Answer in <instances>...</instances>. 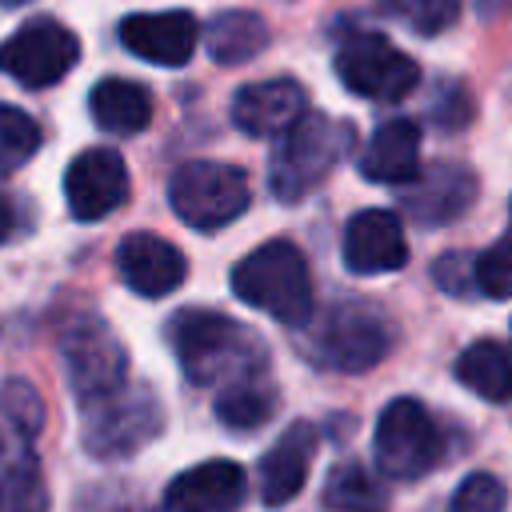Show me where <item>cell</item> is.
I'll return each mask as SVG.
<instances>
[{
    "mask_svg": "<svg viewBox=\"0 0 512 512\" xmlns=\"http://www.w3.org/2000/svg\"><path fill=\"white\" fill-rule=\"evenodd\" d=\"M168 344L192 384L228 388L244 376L268 372L264 344L224 312L184 308L168 320Z\"/></svg>",
    "mask_w": 512,
    "mask_h": 512,
    "instance_id": "obj_1",
    "label": "cell"
},
{
    "mask_svg": "<svg viewBox=\"0 0 512 512\" xmlns=\"http://www.w3.org/2000/svg\"><path fill=\"white\" fill-rule=\"evenodd\" d=\"M44 400L28 380L0 388V512H48V484L40 468Z\"/></svg>",
    "mask_w": 512,
    "mask_h": 512,
    "instance_id": "obj_2",
    "label": "cell"
},
{
    "mask_svg": "<svg viewBox=\"0 0 512 512\" xmlns=\"http://www.w3.org/2000/svg\"><path fill=\"white\" fill-rule=\"evenodd\" d=\"M232 292L244 304L260 308L272 320L292 324V328H304L312 320V312H316L308 260L288 240H268V244L252 248L232 268Z\"/></svg>",
    "mask_w": 512,
    "mask_h": 512,
    "instance_id": "obj_3",
    "label": "cell"
},
{
    "mask_svg": "<svg viewBox=\"0 0 512 512\" xmlns=\"http://www.w3.org/2000/svg\"><path fill=\"white\" fill-rule=\"evenodd\" d=\"M352 140H356V132L348 120H332V116L308 108L272 148V160H268L272 196L284 204L304 200L348 156Z\"/></svg>",
    "mask_w": 512,
    "mask_h": 512,
    "instance_id": "obj_4",
    "label": "cell"
},
{
    "mask_svg": "<svg viewBox=\"0 0 512 512\" xmlns=\"http://www.w3.org/2000/svg\"><path fill=\"white\" fill-rule=\"evenodd\" d=\"M308 324L312 328L304 336V352L332 372H368L388 356L396 340L388 316L364 300H340Z\"/></svg>",
    "mask_w": 512,
    "mask_h": 512,
    "instance_id": "obj_5",
    "label": "cell"
},
{
    "mask_svg": "<svg viewBox=\"0 0 512 512\" xmlns=\"http://www.w3.org/2000/svg\"><path fill=\"white\" fill-rule=\"evenodd\" d=\"M60 356H64V372H68V384H72V396H76L80 412L108 404L112 396H120L132 384L124 344L92 312H80L64 324Z\"/></svg>",
    "mask_w": 512,
    "mask_h": 512,
    "instance_id": "obj_6",
    "label": "cell"
},
{
    "mask_svg": "<svg viewBox=\"0 0 512 512\" xmlns=\"http://www.w3.org/2000/svg\"><path fill=\"white\" fill-rule=\"evenodd\" d=\"M168 200L184 224L212 232V228L232 224L248 208L252 192H248V176L236 164L184 160L168 180Z\"/></svg>",
    "mask_w": 512,
    "mask_h": 512,
    "instance_id": "obj_7",
    "label": "cell"
},
{
    "mask_svg": "<svg viewBox=\"0 0 512 512\" xmlns=\"http://www.w3.org/2000/svg\"><path fill=\"white\" fill-rule=\"evenodd\" d=\"M376 468L392 480H420L424 472H432L444 456V436L440 424L432 420V412L412 400V396H396L380 420H376Z\"/></svg>",
    "mask_w": 512,
    "mask_h": 512,
    "instance_id": "obj_8",
    "label": "cell"
},
{
    "mask_svg": "<svg viewBox=\"0 0 512 512\" xmlns=\"http://www.w3.org/2000/svg\"><path fill=\"white\" fill-rule=\"evenodd\" d=\"M336 76L364 100H404L420 84V68L380 32H352L336 52Z\"/></svg>",
    "mask_w": 512,
    "mask_h": 512,
    "instance_id": "obj_9",
    "label": "cell"
},
{
    "mask_svg": "<svg viewBox=\"0 0 512 512\" xmlns=\"http://www.w3.org/2000/svg\"><path fill=\"white\" fill-rule=\"evenodd\" d=\"M84 424V448L100 460H116V456H132L140 452L164 424V412L152 396V388L144 384H128L120 396H112L100 408L80 412Z\"/></svg>",
    "mask_w": 512,
    "mask_h": 512,
    "instance_id": "obj_10",
    "label": "cell"
},
{
    "mask_svg": "<svg viewBox=\"0 0 512 512\" xmlns=\"http://www.w3.org/2000/svg\"><path fill=\"white\" fill-rule=\"evenodd\" d=\"M80 60V40L72 28H64L52 16H36L20 24L4 44H0V72L12 76L20 88H52L72 72Z\"/></svg>",
    "mask_w": 512,
    "mask_h": 512,
    "instance_id": "obj_11",
    "label": "cell"
},
{
    "mask_svg": "<svg viewBox=\"0 0 512 512\" xmlns=\"http://www.w3.org/2000/svg\"><path fill=\"white\" fill-rule=\"evenodd\" d=\"M476 200V172L456 164V160H436L428 168H420V176L412 184H404L400 204L408 212V220H416L420 228H444L456 216H464Z\"/></svg>",
    "mask_w": 512,
    "mask_h": 512,
    "instance_id": "obj_12",
    "label": "cell"
},
{
    "mask_svg": "<svg viewBox=\"0 0 512 512\" xmlns=\"http://www.w3.org/2000/svg\"><path fill=\"white\" fill-rule=\"evenodd\" d=\"M68 212L76 220H104L128 196V168L112 148H84L64 172Z\"/></svg>",
    "mask_w": 512,
    "mask_h": 512,
    "instance_id": "obj_13",
    "label": "cell"
},
{
    "mask_svg": "<svg viewBox=\"0 0 512 512\" xmlns=\"http://www.w3.org/2000/svg\"><path fill=\"white\" fill-rule=\"evenodd\" d=\"M304 112H308V92L300 80L288 76L244 84L232 96V124L256 140H280Z\"/></svg>",
    "mask_w": 512,
    "mask_h": 512,
    "instance_id": "obj_14",
    "label": "cell"
},
{
    "mask_svg": "<svg viewBox=\"0 0 512 512\" xmlns=\"http://www.w3.org/2000/svg\"><path fill=\"white\" fill-rule=\"evenodd\" d=\"M120 40L128 52H136L140 60L164 64V68H180L192 60L196 44H200V24L192 12L168 8V12H136L120 20Z\"/></svg>",
    "mask_w": 512,
    "mask_h": 512,
    "instance_id": "obj_15",
    "label": "cell"
},
{
    "mask_svg": "<svg viewBox=\"0 0 512 512\" xmlns=\"http://www.w3.org/2000/svg\"><path fill=\"white\" fill-rule=\"evenodd\" d=\"M344 264L356 276H380L408 264V236L396 212L364 208L344 224Z\"/></svg>",
    "mask_w": 512,
    "mask_h": 512,
    "instance_id": "obj_16",
    "label": "cell"
},
{
    "mask_svg": "<svg viewBox=\"0 0 512 512\" xmlns=\"http://www.w3.org/2000/svg\"><path fill=\"white\" fill-rule=\"evenodd\" d=\"M116 268H120L124 284L140 296H168L188 276L180 248L156 232H128L116 244Z\"/></svg>",
    "mask_w": 512,
    "mask_h": 512,
    "instance_id": "obj_17",
    "label": "cell"
},
{
    "mask_svg": "<svg viewBox=\"0 0 512 512\" xmlns=\"http://www.w3.org/2000/svg\"><path fill=\"white\" fill-rule=\"evenodd\" d=\"M248 496V476L236 460H204L188 472H180L168 492L164 504L168 512H236Z\"/></svg>",
    "mask_w": 512,
    "mask_h": 512,
    "instance_id": "obj_18",
    "label": "cell"
},
{
    "mask_svg": "<svg viewBox=\"0 0 512 512\" xmlns=\"http://www.w3.org/2000/svg\"><path fill=\"white\" fill-rule=\"evenodd\" d=\"M312 456H316V428L296 420L260 460V496L268 508L288 504L304 488Z\"/></svg>",
    "mask_w": 512,
    "mask_h": 512,
    "instance_id": "obj_19",
    "label": "cell"
},
{
    "mask_svg": "<svg viewBox=\"0 0 512 512\" xmlns=\"http://www.w3.org/2000/svg\"><path fill=\"white\" fill-rule=\"evenodd\" d=\"M420 128L412 120H384L360 152V172L376 184H412L420 176Z\"/></svg>",
    "mask_w": 512,
    "mask_h": 512,
    "instance_id": "obj_20",
    "label": "cell"
},
{
    "mask_svg": "<svg viewBox=\"0 0 512 512\" xmlns=\"http://www.w3.org/2000/svg\"><path fill=\"white\" fill-rule=\"evenodd\" d=\"M88 112L92 120L104 128V132H116V136H136L148 128L152 120V96L144 84L136 80H120V76H108L92 88L88 96Z\"/></svg>",
    "mask_w": 512,
    "mask_h": 512,
    "instance_id": "obj_21",
    "label": "cell"
},
{
    "mask_svg": "<svg viewBox=\"0 0 512 512\" xmlns=\"http://www.w3.org/2000/svg\"><path fill=\"white\" fill-rule=\"evenodd\" d=\"M204 48L224 68L248 64V60H256L268 48V24H264V16L244 12V8L216 12L208 20V28H204Z\"/></svg>",
    "mask_w": 512,
    "mask_h": 512,
    "instance_id": "obj_22",
    "label": "cell"
},
{
    "mask_svg": "<svg viewBox=\"0 0 512 512\" xmlns=\"http://www.w3.org/2000/svg\"><path fill=\"white\" fill-rule=\"evenodd\" d=\"M456 380L476 396L504 404L512 400V340H476L456 356Z\"/></svg>",
    "mask_w": 512,
    "mask_h": 512,
    "instance_id": "obj_23",
    "label": "cell"
},
{
    "mask_svg": "<svg viewBox=\"0 0 512 512\" xmlns=\"http://www.w3.org/2000/svg\"><path fill=\"white\" fill-rule=\"evenodd\" d=\"M272 412H276V384L268 380V372L244 376V380L220 388V396H216V416L232 432H252L260 424H268Z\"/></svg>",
    "mask_w": 512,
    "mask_h": 512,
    "instance_id": "obj_24",
    "label": "cell"
},
{
    "mask_svg": "<svg viewBox=\"0 0 512 512\" xmlns=\"http://www.w3.org/2000/svg\"><path fill=\"white\" fill-rule=\"evenodd\" d=\"M324 504L332 512H388V492L360 460H344L324 480Z\"/></svg>",
    "mask_w": 512,
    "mask_h": 512,
    "instance_id": "obj_25",
    "label": "cell"
},
{
    "mask_svg": "<svg viewBox=\"0 0 512 512\" xmlns=\"http://www.w3.org/2000/svg\"><path fill=\"white\" fill-rule=\"evenodd\" d=\"M36 148H40L36 120L16 104H0V172H16L24 160L36 156Z\"/></svg>",
    "mask_w": 512,
    "mask_h": 512,
    "instance_id": "obj_26",
    "label": "cell"
},
{
    "mask_svg": "<svg viewBox=\"0 0 512 512\" xmlns=\"http://www.w3.org/2000/svg\"><path fill=\"white\" fill-rule=\"evenodd\" d=\"M460 4L464 0H384V12H392L420 36H440L460 20Z\"/></svg>",
    "mask_w": 512,
    "mask_h": 512,
    "instance_id": "obj_27",
    "label": "cell"
},
{
    "mask_svg": "<svg viewBox=\"0 0 512 512\" xmlns=\"http://www.w3.org/2000/svg\"><path fill=\"white\" fill-rule=\"evenodd\" d=\"M476 292H484L492 300L512 296V228H508V236H500L496 244H488L476 256Z\"/></svg>",
    "mask_w": 512,
    "mask_h": 512,
    "instance_id": "obj_28",
    "label": "cell"
},
{
    "mask_svg": "<svg viewBox=\"0 0 512 512\" xmlns=\"http://www.w3.org/2000/svg\"><path fill=\"white\" fill-rule=\"evenodd\" d=\"M504 484L492 472H472L456 496H452V512H504Z\"/></svg>",
    "mask_w": 512,
    "mask_h": 512,
    "instance_id": "obj_29",
    "label": "cell"
},
{
    "mask_svg": "<svg viewBox=\"0 0 512 512\" xmlns=\"http://www.w3.org/2000/svg\"><path fill=\"white\" fill-rule=\"evenodd\" d=\"M432 276L444 292L452 296H468L476 292V256H464V252H444L436 264H432Z\"/></svg>",
    "mask_w": 512,
    "mask_h": 512,
    "instance_id": "obj_30",
    "label": "cell"
},
{
    "mask_svg": "<svg viewBox=\"0 0 512 512\" xmlns=\"http://www.w3.org/2000/svg\"><path fill=\"white\" fill-rule=\"evenodd\" d=\"M12 224H16V212H12V204H8V196L0 192V244L12 236Z\"/></svg>",
    "mask_w": 512,
    "mask_h": 512,
    "instance_id": "obj_31",
    "label": "cell"
},
{
    "mask_svg": "<svg viewBox=\"0 0 512 512\" xmlns=\"http://www.w3.org/2000/svg\"><path fill=\"white\" fill-rule=\"evenodd\" d=\"M500 4H504V0H476L480 16H492V12H500Z\"/></svg>",
    "mask_w": 512,
    "mask_h": 512,
    "instance_id": "obj_32",
    "label": "cell"
},
{
    "mask_svg": "<svg viewBox=\"0 0 512 512\" xmlns=\"http://www.w3.org/2000/svg\"><path fill=\"white\" fill-rule=\"evenodd\" d=\"M4 8H16V4H28V0H0Z\"/></svg>",
    "mask_w": 512,
    "mask_h": 512,
    "instance_id": "obj_33",
    "label": "cell"
}]
</instances>
